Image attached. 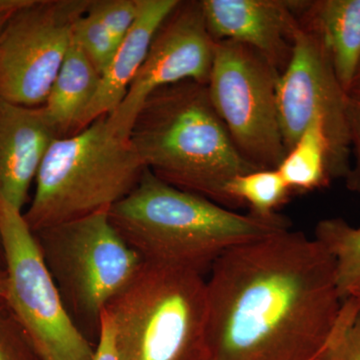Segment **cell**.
Here are the masks:
<instances>
[{"label":"cell","mask_w":360,"mask_h":360,"mask_svg":"<svg viewBox=\"0 0 360 360\" xmlns=\"http://www.w3.org/2000/svg\"><path fill=\"white\" fill-rule=\"evenodd\" d=\"M206 292L207 360H315L343 302L330 253L290 229L224 253Z\"/></svg>","instance_id":"6da1fadb"},{"label":"cell","mask_w":360,"mask_h":360,"mask_svg":"<svg viewBox=\"0 0 360 360\" xmlns=\"http://www.w3.org/2000/svg\"><path fill=\"white\" fill-rule=\"evenodd\" d=\"M108 215L144 264L203 276L231 248L290 229V221L281 215L266 219L233 212L170 186L146 168L131 193Z\"/></svg>","instance_id":"7a4b0ae2"},{"label":"cell","mask_w":360,"mask_h":360,"mask_svg":"<svg viewBox=\"0 0 360 360\" xmlns=\"http://www.w3.org/2000/svg\"><path fill=\"white\" fill-rule=\"evenodd\" d=\"M129 141L158 179L231 210L236 208L229 194L232 180L258 170L232 142L207 85L193 80L153 92L135 118Z\"/></svg>","instance_id":"3957f363"},{"label":"cell","mask_w":360,"mask_h":360,"mask_svg":"<svg viewBox=\"0 0 360 360\" xmlns=\"http://www.w3.org/2000/svg\"><path fill=\"white\" fill-rule=\"evenodd\" d=\"M144 165L129 139L103 116L77 134L53 141L23 213L32 232L110 208L131 193Z\"/></svg>","instance_id":"277c9868"},{"label":"cell","mask_w":360,"mask_h":360,"mask_svg":"<svg viewBox=\"0 0 360 360\" xmlns=\"http://www.w3.org/2000/svg\"><path fill=\"white\" fill-rule=\"evenodd\" d=\"M118 360H207L206 278L142 264L108 305Z\"/></svg>","instance_id":"5b68a950"},{"label":"cell","mask_w":360,"mask_h":360,"mask_svg":"<svg viewBox=\"0 0 360 360\" xmlns=\"http://www.w3.org/2000/svg\"><path fill=\"white\" fill-rule=\"evenodd\" d=\"M71 319L98 338L101 316L141 269V257L122 238L108 212L33 232Z\"/></svg>","instance_id":"8992f818"},{"label":"cell","mask_w":360,"mask_h":360,"mask_svg":"<svg viewBox=\"0 0 360 360\" xmlns=\"http://www.w3.org/2000/svg\"><path fill=\"white\" fill-rule=\"evenodd\" d=\"M279 75L250 47L217 41L208 94L239 153L258 169H276L286 155L276 103Z\"/></svg>","instance_id":"52a82bcc"},{"label":"cell","mask_w":360,"mask_h":360,"mask_svg":"<svg viewBox=\"0 0 360 360\" xmlns=\"http://www.w3.org/2000/svg\"><path fill=\"white\" fill-rule=\"evenodd\" d=\"M6 300L40 355L94 360L96 347L72 321L23 212L0 200Z\"/></svg>","instance_id":"ba28073f"},{"label":"cell","mask_w":360,"mask_h":360,"mask_svg":"<svg viewBox=\"0 0 360 360\" xmlns=\"http://www.w3.org/2000/svg\"><path fill=\"white\" fill-rule=\"evenodd\" d=\"M90 0H28L0 32V98L44 105Z\"/></svg>","instance_id":"9c48e42d"},{"label":"cell","mask_w":360,"mask_h":360,"mask_svg":"<svg viewBox=\"0 0 360 360\" xmlns=\"http://www.w3.org/2000/svg\"><path fill=\"white\" fill-rule=\"evenodd\" d=\"M348 97L321 40L300 25L290 63L277 82L279 124L288 153L309 125L316 120L323 123L331 180L345 179L352 165Z\"/></svg>","instance_id":"30bf717a"},{"label":"cell","mask_w":360,"mask_h":360,"mask_svg":"<svg viewBox=\"0 0 360 360\" xmlns=\"http://www.w3.org/2000/svg\"><path fill=\"white\" fill-rule=\"evenodd\" d=\"M215 44L198 0L180 1L156 32L124 98L108 116L112 131L129 139L135 118L153 92L186 80L207 84Z\"/></svg>","instance_id":"8fae6325"},{"label":"cell","mask_w":360,"mask_h":360,"mask_svg":"<svg viewBox=\"0 0 360 360\" xmlns=\"http://www.w3.org/2000/svg\"><path fill=\"white\" fill-rule=\"evenodd\" d=\"M208 32L215 41L250 47L279 73L290 63L300 13L298 0H200Z\"/></svg>","instance_id":"7c38bea8"},{"label":"cell","mask_w":360,"mask_h":360,"mask_svg":"<svg viewBox=\"0 0 360 360\" xmlns=\"http://www.w3.org/2000/svg\"><path fill=\"white\" fill-rule=\"evenodd\" d=\"M58 139L42 105L0 98V200L22 212L42 160Z\"/></svg>","instance_id":"4fadbf2b"},{"label":"cell","mask_w":360,"mask_h":360,"mask_svg":"<svg viewBox=\"0 0 360 360\" xmlns=\"http://www.w3.org/2000/svg\"><path fill=\"white\" fill-rule=\"evenodd\" d=\"M179 2V0H141L139 18L118 45L112 60L101 75L96 96L75 134L98 118L115 112L148 56L156 32Z\"/></svg>","instance_id":"5bb4252c"},{"label":"cell","mask_w":360,"mask_h":360,"mask_svg":"<svg viewBox=\"0 0 360 360\" xmlns=\"http://www.w3.org/2000/svg\"><path fill=\"white\" fill-rule=\"evenodd\" d=\"M300 22L321 40L347 94L360 63V0L303 1Z\"/></svg>","instance_id":"9a60e30c"},{"label":"cell","mask_w":360,"mask_h":360,"mask_svg":"<svg viewBox=\"0 0 360 360\" xmlns=\"http://www.w3.org/2000/svg\"><path fill=\"white\" fill-rule=\"evenodd\" d=\"M101 75L72 39L42 108L59 139L77 131L94 101Z\"/></svg>","instance_id":"2e32d148"},{"label":"cell","mask_w":360,"mask_h":360,"mask_svg":"<svg viewBox=\"0 0 360 360\" xmlns=\"http://www.w3.org/2000/svg\"><path fill=\"white\" fill-rule=\"evenodd\" d=\"M329 146L323 123L309 125L276 168L291 193L323 188L331 181Z\"/></svg>","instance_id":"e0dca14e"},{"label":"cell","mask_w":360,"mask_h":360,"mask_svg":"<svg viewBox=\"0 0 360 360\" xmlns=\"http://www.w3.org/2000/svg\"><path fill=\"white\" fill-rule=\"evenodd\" d=\"M314 238L335 259L340 297L354 295L360 288V226L342 219H322L315 227Z\"/></svg>","instance_id":"ac0fdd59"},{"label":"cell","mask_w":360,"mask_h":360,"mask_svg":"<svg viewBox=\"0 0 360 360\" xmlns=\"http://www.w3.org/2000/svg\"><path fill=\"white\" fill-rule=\"evenodd\" d=\"M291 191L277 169H258L238 175L229 186L236 208L248 205L251 214L274 219L276 210L288 200Z\"/></svg>","instance_id":"d6986e66"},{"label":"cell","mask_w":360,"mask_h":360,"mask_svg":"<svg viewBox=\"0 0 360 360\" xmlns=\"http://www.w3.org/2000/svg\"><path fill=\"white\" fill-rule=\"evenodd\" d=\"M315 360H360V302L343 300L328 342Z\"/></svg>","instance_id":"ffe728a7"},{"label":"cell","mask_w":360,"mask_h":360,"mask_svg":"<svg viewBox=\"0 0 360 360\" xmlns=\"http://www.w3.org/2000/svg\"><path fill=\"white\" fill-rule=\"evenodd\" d=\"M73 41L82 49L101 75L110 65L118 47L103 23L87 11L75 26Z\"/></svg>","instance_id":"44dd1931"},{"label":"cell","mask_w":360,"mask_h":360,"mask_svg":"<svg viewBox=\"0 0 360 360\" xmlns=\"http://www.w3.org/2000/svg\"><path fill=\"white\" fill-rule=\"evenodd\" d=\"M0 360H42L32 336L0 295Z\"/></svg>","instance_id":"7402d4cb"},{"label":"cell","mask_w":360,"mask_h":360,"mask_svg":"<svg viewBox=\"0 0 360 360\" xmlns=\"http://www.w3.org/2000/svg\"><path fill=\"white\" fill-rule=\"evenodd\" d=\"M141 11V0H90L87 13L98 18L116 44L124 39Z\"/></svg>","instance_id":"603a6c76"},{"label":"cell","mask_w":360,"mask_h":360,"mask_svg":"<svg viewBox=\"0 0 360 360\" xmlns=\"http://www.w3.org/2000/svg\"><path fill=\"white\" fill-rule=\"evenodd\" d=\"M347 124L354 161L345 179L350 191L360 193V98L357 97H348Z\"/></svg>","instance_id":"cb8c5ba5"},{"label":"cell","mask_w":360,"mask_h":360,"mask_svg":"<svg viewBox=\"0 0 360 360\" xmlns=\"http://www.w3.org/2000/svg\"><path fill=\"white\" fill-rule=\"evenodd\" d=\"M94 360H118L113 341L112 326L105 311H103L101 316V330L96 340Z\"/></svg>","instance_id":"d4e9b609"},{"label":"cell","mask_w":360,"mask_h":360,"mask_svg":"<svg viewBox=\"0 0 360 360\" xmlns=\"http://www.w3.org/2000/svg\"><path fill=\"white\" fill-rule=\"evenodd\" d=\"M27 2L28 0H0V32L9 18Z\"/></svg>","instance_id":"484cf974"},{"label":"cell","mask_w":360,"mask_h":360,"mask_svg":"<svg viewBox=\"0 0 360 360\" xmlns=\"http://www.w3.org/2000/svg\"><path fill=\"white\" fill-rule=\"evenodd\" d=\"M348 96L352 97H357L360 98V63L355 72L354 79L350 84L349 90L347 92Z\"/></svg>","instance_id":"4316f807"},{"label":"cell","mask_w":360,"mask_h":360,"mask_svg":"<svg viewBox=\"0 0 360 360\" xmlns=\"http://www.w3.org/2000/svg\"><path fill=\"white\" fill-rule=\"evenodd\" d=\"M0 295H6V281L4 276H0Z\"/></svg>","instance_id":"83f0119b"},{"label":"cell","mask_w":360,"mask_h":360,"mask_svg":"<svg viewBox=\"0 0 360 360\" xmlns=\"http://www.w3.org/2000/svg\"><path fill=\"white\" fill-rule=\"evenodd\" d=\"M0 276H4V257L1 243H0Z\"/></svg>","instance_id":"f1b7e54d"},{"label":"cell","mask_w":360,"mask_h":360,"mask_svg":"<svg viewBox=\"0 0 360 360\" xmlns=\"http://www.w3.org/2000/svg\"><path fill=\"white\" fill-rule=\"evenodd\" d=\"M40 356H41L42 360H56L53 357L49 356V355H40Z\"/></svg>","instance_id":"f546056e"},{"label":"cell","mask_w":360,"mask_h":360,"mask_svg":"<svg viewBox=\"0 0 360 360\" xmlns=\"http://www.w3.org/2000/svg\"><path fill=\"white\" fill-rule=\"evenodd\" d=\"M352 296H355V297H356V298H357V300H359V302H360V288H359V290H357V291H356V292H355V293H354V295H352Z\"/></svg>","instance_id":"4dcf8cb0"}]
</instances>
